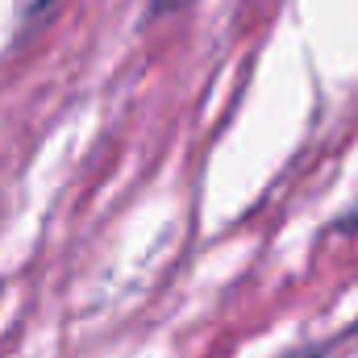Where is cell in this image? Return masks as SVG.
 Listing matches in <instances>:
<instances>
[{
    "mask_svg": "<svg viewBox=\"0 0 358 358\" xmlns=\"http://www.w3.org/2000/svg\"><path fill=\"white\" fill-rule=\"evenodd\" d=\"M334 229H342V234H355V229H358V204L346 213V217H338V225H334Z\"/></svg>",
    "mask_w": 358,
    "mask_h": 358,
    "instance_id": "obj_1",
    "label": "cell"
},
{
    "mask_svg": "<svg viewBox=\"0 0 358 358\" xmlns=\"http://www.w3.org/2000/svg\"><path fill=\"white\" fill-rule=\"evenodd\" d=\"M46 4H50V0H21L25 13H38V8H46Z\"/></svg>",
    "mask_w": 358,
    "mask_h": 358,
    "instance_id": "obj_3",
    "label": "cell"
},
{
    "mask_svg": "<svg viewBox=\"0 0 358 358\" xmlns=\"http://www.w3.org/2000/svg\"><path fill=\"white\" fill-rule=\"evenodd\" d=\"M150 4H155L159 13H176V8H187L192 0H150Z\"/></svg>",
    "mask_w": 358,
    "mask_h": 358,
    "instance_id": "obj_2",
    "label": "cell"
},
{
    "mask_svg": "<svg viewBox=\"0 0 358 358\" xmlns=\"http://www.w3.org/2000/svg\"><path fill=\"white\" fill-rule=\"evenodd\" d=\"M287 358H317V350H308V355H287Z\"/></svg>",
    "mask_w": 358,
    "mask_h": 358,
    "instance_id": "obj_4",
    "label": "cell"
}]
</instances>
